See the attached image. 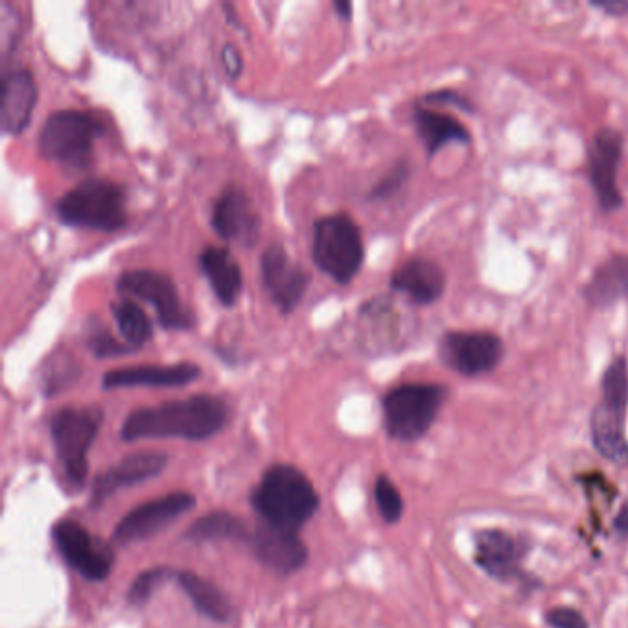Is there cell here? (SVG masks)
Returning a JSON list of instances; mask_svg holds the SVG:
<instances>
[{
	"label": "cell",
	"mask_w": 628,
	"mask_h": 628,
	"mask_svg": "<svg viewBox=\"0 0 628 628\" xmlns=\"http://www.w3.org/2000/svg\"><path fill=\"white\" fill-rule=\"evenodd\" d=\"M52 537L65 562L78 571L81 577L92 583H102L111 575L114 565L113 548L100 538L92 537L78 522H57Z\"/></svg>",
	"instance_id": "30bf717a"
},
{
	"label": "cell",
	"mask_w": 628,
	"mask_h": 628,
	"mask_svg": "<svg viewBox=\"0 0 628 628\" xmlns=\"http://www.w3.org/2000/svg\"><path fill=\"white\" fill-rule=\"evenodd\" d=\"M195 507V496L190 492H171L133 508L114 527V542L122 546L144 542L165 531L173 522L183 518L190 508Z\"/></svg>",
	"instance_id": "8fae6325"
},
{
	"label": "cell",
	"mask_w": 628,
	"mask_h": 628,
	"mask_svg": "<svg viewBox=\"0 0 628 628\" xmlns=\"http://www.w3.org/2000/svg\"><path fill=\"white\" fill-rule=\"evenodd\" d=\"M334 8H336V13L343 21H350V19H352V4L347 2V0H336Z\"/></svg>",
	"instance_id": "8d00e7d4"
},
{
	"label": "cell",
	"mask_w": 628,
	"mask_h": 628,
	"mask_svg": "<svg viewBox=\"0 0 628 628\" xmlns=\"http://www.w3.org/2000/svg\"><path fill=\"white\" fill-rule=\"evenodd\" d=\"M231 418L225 400L195 394L159 406L143 407L127 415L121 437L126 442L143 439L206 440L220 434Z\"/></svg>",
	"instance_id": "6da1fadb"
},
{
	"label": "cell",
	"mask_w": 628,
	"mask_h": 628,
	"mask_svg": "<svg viewBox=\"0 0 628 628\" xmlns=\"http://www.w3.org/2000/svg\"><path fill=\"white\" fill-rule=\"evenodd\" d=\"M87 345L97 358H113V356H126L135 352V349H132L126 343L114 339L109 334L108 328H97V330L91 332Z\"/></svg>",
	"instance_id": "f546056e"
},
{
	"label": "cell",
	"mask_w": 628,
	"mask_h": 628,
	"mask_svg": "<svg viewBox=\"0 0 628 628\" xmlns=\"http://www.w3.org/2000/svg\"><path fill=\"white\" fill-rule=\"evenodd\" d=\"M426 102L428 103H440V105H453L457 109H463V111H472V105H470L467 98L461 97L457 91H450V89H445V91L429 92L426 97Z\"/></svg>",
	"instance_id": "836d02e7"
},
{
	"label": "cell",
	"mask_w": 628,
	"mask_h": 628,
	"mask_svg": "<svg viewBox=\"0 0 628 628\" xmlns=\"http://www.w3.org/2000/svg\"><path fill=\"white\" fill-rule=\"evenodd\" d=\"M595 8H599L606 15H612V18H623L628 13V2H619V0H614V2H594Z\"/></svg>",
	"instance_id": "e575fe53"
},
{
	"label": "cell",
	"mask_w": 628,
	"mask_h": 628,
	"mask_svg": "<svg viewBox=\"0 0 628 628\" xmlns=\"http://www.w3.org/2000/svg\"><path fill=\"white\" fill-rule=\"evenodd\" d=\"M623 146L625 138L614 127L599 130L590 144L588 178L603 212L619 211L625 203L617 184V171L625 152Z\"/></svg>",
	"instance_id": "4fadbf2b"
},
{
	"label": "cell",
	"mask_w": 628,
	"mask_h": 628,
	"mask_svg": "<svg viewBox=\"0 0 628 628\" xmlns=\"http://www.w3.org/2000/svg\"><path fill=\"white\" fill-rule=\"evenodd\" d=\"M546 619L553 628H588V623H586L584 616H581L573 608H565V606H559V608L549 610Z\"/></svg>",
	"instance_id": "1f68e13d"
},
{
	"label": "cell",
	"mask_w": 628,
	"mask_h": 628,
	"mask_svg": "<svg viewBox=\"0 0 628 628\" xmlns=\"http://www.w3.org/2000/svg\"><path fill=\"white\" fill-rule=\"evenodd\" d=\"M614 527H616V531L623 537H627L628 535V502L623 505L621 511L616 516V522H614Z\"/></svg>",
	"instance_id": "d590c367"
},
{
	"label": "cell",
	"mask_w": 628,
	"mask_h": 628,
	"mask_svg": "<svg viewBox=\"0 0 628 628\" xmlns=\"http://www.w3.org/2000/svg\"><path fill=\"white\" fill-rule=\"evenodd\" d=\"M413 122L428 155L439 154L446 144L470 141L469 130L461 122L450 114L439 113L434 109L417 105L413 111Z\"/></svg>",
	"instance_id": "cb8c5ba5"
},
{
	"label": "cell",
	"mask_w": 628,
	"mask_h": 628,
	"mask_svg": "<svg viewBox=\"0 0 628 628\" xmlns=\"http://www.w3.org/2000/svg\"><path fill=\"white\" fill-rule=\"evenodd\" d=\"M526 557L524 542L500 529L481 531L475 537V562L491 577L507 581L520 570Z\"/></svg>",
	"instance_id": "ffe728a7"
},
{
	"label": "cell",
	"mask_w": 628,
	"mask_h": 628,
	"mask_svg": "<svg viewBox=\"0 0 628 628\" xmlns=\"http://www.w3.org/2000/svg\"><path fill=\"white\" fill-rule=\"evenodd\" d=\"M391 288L410 301L428 306L439 301L446 290V274L428 258H410L391 274Z\"/></svg>",
	"instance_id": "44dd1931"
},
{
	"label": "cell",
	"mask_w": 628,
	"mask_h": 628,
	"mask_svg": "<svg viewBox=\"0 0 628 628\" xmlns=\"http://www.w3.org/2000/svg\"><path fill=\"white\" fill-rule=\"evenodd\" d=\"M440 360L451 371L474 378L494 371L505 355V345L491 332H448L440 339Z\"/></svg>",
	"instance_id": "7c38bea8"
},
{
	"label": "cell",
	"mask_w": 628,
	"mask_h": 628,
	"mask_svg": "<svg viewBox=\"0 0 628 628\" xmlns=\"http://www.w3.org/2000/svg\"><path fill=\"white\" fill-rule=\"evenodd\" d=\"M251 532L247 531L244 522L235 514L216 511V513L201 516L184 532L187 540L192 542H212V540H233V542H247Z\"/></svg>",
	"instance_id": "484cf974"
},
{
	"label": "cell",
	"mask_w": 628,
	"mask_h": 628,
	"mask_svg": "<svg viewBox=\"0 0 628 628\" xmlns=\"http://www.w3.org/2000/svg\"><path fill=\"white\" fill-rule=\"evenodd\" d=\"M262 280L277 309L288 315L303 301L312 277L301 263L293 262L284 247L273 244L262 255Z\"/></svg>",
	"instance_id": "5bb4252c"
},
{
	"label": "cell",
	"mask_w": 628,
	"mask_h": 628,
	"mask_svg": "<svg viewBox=\"0 0 628 628\" xmlns=\"http://www.w3.org/2000/svg\"><path fill=\"white\" fill-rule=\"evenodd\" d=\"M312 257L315 266L334 282L349 284L366 260L358 223L345 212L319 217L312 236Z\"/></svg>",
	"instance_id": "8992f818"
},
{
	"label": "cell",
	"mask_w": 628,
	"mask_h": 628,
	"mask_svg": "<svg viewBox=\"0 0 628 628\" xmlns=\"http://www.w3.org/2000/svg\"><path fill=\"white\" fill-rule=\"evenodd\" d=\"M583 295L595 309H608L628 298V255H612L595 269Z\"/></svg>",
	"instance_id": "603a6c76"
},
{
	"label": "cell",
	"mask_w": 628,
	"mask_h": 628,
	"mask_svg": "<svg viewBox=\"0 0 628 628\" xmlns=\"http://www.w3.org/2000/svg\"><path fill=\"white\" fill-rule=\"evenodd\" d=\"M448 389L439 383H402L382 399L389 437L413 442L428 434L446 402Z\"/></svg>",
	"instance_id": "52a82bcc"
},
{
	"label": "cell",
	"mask_w": 628,
	"mask_h": 628,
	"mask_svg": "<svg viewBox=\"0 0 628 628\" xmlns=\"http://www.w3.org/2000/svg\"><path fill=\"white\" fill-rule=\"evenodd\" d=\"M113 317L121 332L122 341L132 349H141L154 336V326L148 315L132 299H122L113 304Z\"/></svg>",
	"instance_id": "4316f807"
},
{
	"label": "cell",
	"mask_w": 628,
	"mask_h": 628,
	"mask_svg": "<svg viewBox=\"0 0 628 628\" xmlns=\"http://www.w3.org/2000/svg\"><path fill=\"white\" fill-rule=\"evenodd\" d=\"M378 511L388 524H396L404 514V500L400 496L399 489L388 475H380L374 485Z\"/></svg>",
	"instance_id": "f1b7e54d"
},
{
	"label": "cell",
	"mask_w": 628,
	"mask_h": 628,
	"mask_svg": "<svg viewBox=\"0 0 628 628\" xmlns=\"http://www.w3.org/2000/svg\"><path fill=\"white\" fill-rule=\"evenodd\" d=\"M200 377L201 369L194 363L122 367L103 374L102 388L105 391L126 388H184Z\"/></svg>",
	"instance_id": "d6986e66"
},
{
	"label": "cell",
	"mask_w": 628,
	"mask_h": 628,
	"mask_svg": "<svg viewBox=\"0 0 628 628\" xmlns=\"http://www.w3.org/2000/svg\"><path fill=\"white\" fill-rule=\"evenodd\" d=\"M201 271L205 273L212 292L223 306H235L244 288L240 263L223 247H206L200 257Z\"/></svg>",
	"instance_id": "7402d4cb"
},
{
	"label": "cell",
	"mask_w": 628,
	"mask_h": 628,
	"mask_svg": "<svg viewBox=\"0 0 628 628\" xmlns=\"http://www.w3.org/2000/svg\"><path fill=\"white\" fill-rule=\"evenodd\" d=\"M166 463H168V457L160 451H137V453L124 457L121 463L114 464L113 469L98 475L92 483V507H100L113 496L114 492L154 480L166 469Z\"/></svg>",
	"instance_id": "e0dca14e"
},
{
	"label": "cell",
	"mask_w": 628,
	"mask_h": 628,
	"mask_svg": "<svg viewBox=\"0 0 628 628\" xmlns=\"http://www.w3.org/2000/svg\"><path fill=\"white\" fill-rule=\"evenodd\" d=\"M56 212L65 225L114 233L126 227V192L109 179L89 178L57 200Z\"/></svg>",
	"instance_id": "3957f363"
},
{
	"label": "cell",
	"mask_w": 628,
	"mask_h": 628,
	"mask_svg": "<svg viewBox=\"0 0 628 628\" xmlns=\"http://www.w3.org/2000/svg\"><path fill=\"white\" fill-rule=\"evenodd\" d=\"M407 176H410L407 165L400 162L394 166L393 170L389 171L388 176H383L377 187L371 190V200H385L389 195L396 194L400 187L406 183Z\"/></svg>",
	"instance_id": "4dcf8cb0"
},
{
	"label": "cell",
	"mask_w": 628,
	"mask_h": 628,
	"mask_svg": "<svg viewBox=\"0 0 628 628\" xmlns=\"http://www.w3.org/2000/svg\"><path fill=\"white\" fill-rule=\"evenodd\" d=\"M211 222L223 240L238 242L246 247L257 244L260 216L246 190L236 184H231L220 194L212 209Z\"/></svg>",
	"instance_id": "2e32d148"
},
{
	"label": "cell",
	"mask_w": 628,
	"mask_h": 628,
	"mask_svg": "<svg viewBox=\"0 0 628 628\" xmlns=\"http://www.w3.org/2000/svg\"><path fill=\"white\" fill-rule=\"evenodd\" d=\"M601 402L592 413V439L601 456L617 464H628L625 418L628 410V360L617 356L601 382Z\"/></svg>",
	"instance_id": "5b68a950"
},
{
	"label": "cell",
	"mask_w": 628,
	"mask_h": 628,
	"mask_svg": "<svg viewBox=\"0 0 628 628\" xmlns=\"http://www.w3.org/2000/svg\"><path fill=\"white\" fill-rule=\"evenodd\" d=\"M37 103V83L29 69H12L2 75L0 86V130L4 135H21Z\"/></svg>",
	"instance_id": "ac0fdd59"
},
{
	"label": "cell",
	"mask_w": 628,
	"mask_h": 628,
	"mask_svg": "<svg viewBox=\"0 0 628 628\" xmlns=\"http://www.w3.org/2000/svg\"><path fill=\"white\" fill-rule=\"evenodd\" d=\"M103 124L94 114L80 109H59L48 114L40 132V152L46 160L70 170H86L91 165Z\"/></svg>",
	"instance_id": "277c9868"
},
{
	"label": "cell",
	"mask_w": 628,
	"mask_h": 628,
	"mask_svg": "<svg viewBox=\"0 0 628 628\" xmlns=\"http://www.w3.org/2000/svg\"><path fill=\"white\" fill-rule=\"evenodd\" d=\"M247 543L260 564L280 575H292L309 562V548L292 529L260 522Z\"/></svg>",
	"instance_id": "9a60e30c"
},
{
	"label": "cell",
	"mask_w": 628,
	"mask_h": 628,
	"mask_svg": "<svg viewBox=\"0 0 628 628\" xmlns=\"http://www.w3.org/2000/svg\"><path fill=\"white\" fill-rule=\"evenodd\" d=\"M116 290L124 298L152 304L166 330H190L194 326V314L184 309L178 288L168 274L154 269H130L116 279Z\"/></svg>",
	"instance_id": "9c48e42d"
},
{
	"label": "cell",
	"mask_w": 628,
	"mask_h": 628,
	"mask_svg": "<svg viewBox=\"0 0 628 628\" xmlns=\"http://www.w3.org/2000/svg\"><path fill=\"white\" fill-rule=\"evenodd\" d=\"M103 412L97 406L64 407L51 418L56 456L70 485L81 489L89 474L87 453L102 428Z\"/></svg>",
	"instance_id": "ba28073f"
},
{
	"label": "cell",
	"mask_w": 628,
	"mask_h": 628,
	"mask_svg": "<svg viewBox=\"0 0 628 628\" xmlns=\"http://www.w3.org/2000/svg\"><path fill=\"white\" fill-rule=\"evenodd\" d=\"M222 65L225 72H227L231 78H238L244 70V57H242V52L238 46L233 45V43H227V45L222 48Z\"/></svg>",
	"instance_id": "d6a6232c"
},
{
	"label": "cell",
	"mask_w": 628,
	"mask_h": 628,
	"mask_svg": "<svg viewBox=\"0 0 628 628\" xmlns=\"http://www.w3.org/2000/svg\"><path fill=\"white\" fill-rule=\"evenodd\" d=\"M176 581L201 616L209 617L214 623L231 621L235 608L216 584L200 577L194 571H176Z\"/></svg>",
	"instance_id": "d4e9b609"
},
{
	"label": "cell",
	"mask_w": 628,
	"mask_h": 628,
	"mask_svg": "<svg viewBox=\"0 0 628 628\" xmlns=\"http://www.w3.org/2000/svg\"><path fill=\"white\" fill-rule=\"evenodd\" d=\"M260 522L299 531L314 518L321 497L309 475L293 464H273L251 494Z\"/></svg>",
	"instance_id": "7a4b0ae2"
},
{
	"label": "cell",
	"mask_w": 628,
	"mask_h": 628,
	"mask_svg": "<svg viewBox=\"0 0 628 628\" xmlns=\"http://www.w3.org/2000/svg\"><path fill=\"white\" fill-rule=\"evenodd\" d=\"M168 579H176V571L170 568H152V570L143 571L127 590V601L137 606L148 603L155 588L166 583Z\"/></svg>",
	"instance_id": "83f0119b"
}]
</instances>
